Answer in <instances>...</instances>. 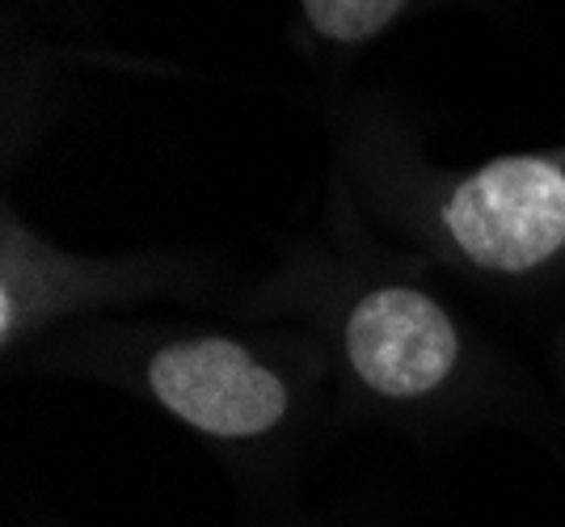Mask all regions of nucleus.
Wrapping results in <instances>:
<instances>
[{
	"label": "nucleus",
	"mask_w": 565,
	"mask_h": 527,
	"mask_svg": "<svg viewBox=\"0 0 565 527\" xmlns=\"http://www.w3.org/2000/svg\"><path fill=\"white\" fill-rule=\"evenodd\" d=\"M444 228L481 270H532L565 249V173L541 157L490 161L448 194Z\"/></svg>",
	"instance_id": "obj_1"
},
{
	"label": "nucleus",
	"mask_w": 565,
	"mask_h": 527,
	"mask_svg": "<svg viewBox=\"0 0 565 527\" xmlns=\"http://www.w3.org/2000/svg\"><path fill=\"white\" fill-rule=\"evenodd\" d=\"M148 388L194 431L249 439L287 413V384L245 346L228 337H194L157 351Z\"/></svg>",
	"instance_id": "obj_2"
},
{
	"label": "nucleus",
	"mask_w": 565,
	"mask_h": 527,
	"mask_svg": "<svg viewBox=\"0 0 565 527\" xmlns=\"http://www.w3.org/2000/svg\"><path fill=\"white\" fill-rule=\"evenodd\" d=\"M347 359L380 397H423L451 376L460 337L430 295L380 288L367 291L347 316Z\"/></svg>",
	"instance_id": "obj_3"
},
{
	"label": "nucleus",
	"mask_w": 565,
	"mask_h": 527,
	"mask_svg": "<svg viewBox=\"0 0 565 527\" xmlns=\"http://www.w3.org/2000/svg\"><path fill=\"white\" fill-rule=\"evenodd\" d=\"M312 30L330 43H363L405 9V0H300Z\"/></svg>",
	"instance_id": "obj_4"
}]
</instances>
